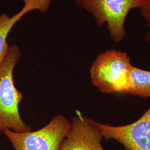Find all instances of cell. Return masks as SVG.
<instances>
[{"mask_svg": "<svg viewBox=\"0 0 150 150\" xmlns=\"http://www.w3.org/2000/svg\"><path fill=\"white\" fill-rule=\"evenodd\" d=\"M24 6L21 11L12 17H9L5 13L0 15V66L5 59L8 50V44L7 41L8 35L12 28L22 17L30 11L38 10L45 13L48 10L51 0H22Z\"/></svg>", "mask_w": 150, "mask_h": 150, "instance_id": "obj_7", "label": "cell"}, {"mask_svg": "<svg viewBox=\"0 0 150 150\" xmlns=\"http://www.w3.org/2000/svg\"><path fill=\"white\" fill-rule=\"evenodd\" d=\"M147 26L149 28V31L147 32L146 34V40L147 41V42L149 44L150 46V22H147L146 23Z\"/></svg>", "mask_w": 150, "mask_h": 150, "instance_id": "obj_10", "label": "cell"}, {"mask_svg": "<svg viewBox=\"0 0 150 150\" xmlns=\"http://www.w3.org/2000/svg\"><path fill=\"white\" fill-rule=\"evenodd\" d=\"M132 66L126 52L107 50L99 54L91 65L92 83L103 93H126L129 88Z\"/></svg>", "mask_w": 150, "mask_h": 150, "instance_id": "obj_2", "label": "cell"}, {"mask_svg": "<svg viewBox=\"0 0 150 150\" xmlns=\"http://www.w3.org/2000/svg\"><path fill=\"white\" fill-rule=\"evenodd\" d=\"M72 118L71 128L63 140L61 150H105L103 139L97 122L83 116L79 111Z\"/></svg>", "mask_w": 150, "mask_h": 150, "instance_id": "obj_6", "label": "cell"}, {"mask_svg": "<svg viewBox=\"0 0 150 150\" xmlns=\"http://www.w3.org/2000/svg\"><path fill=\"white\" fill-rule=\"evenodd\" d=\"M127 93L142 98H150V71L132 66L130 72V85Z\"/></svg>", "mask_w": 150, "mask_h": 150, "instance_id": "obj_8", "label": "cell"}, {"mask_svg": "<svg viewBox=\"0 0 150 150\" xmlns=\"http://www.w3.org/2000/svg\"><path fill=\"white\" fill-rule=\"evenodd\" d=\"M142 0H75L76 4L91 14L97 26L106 25L109 35L116 43L126 35L125 21L129 12L139 9Z\"/></svg>", "mask_w": 150, "mask_h": 150, "instance_id": "obj_3", "label": "cell"}, {"mask_svg": "<svg viewBox=\"0 0 150 150\" xmlns=\"http://www.w3.org/2000/svg\"><path fill=\"white\" fill-rule=\"evenodd\" d=\"M21 56L19 47L13 45L0 66V134L7 129L17 132L31 131L21 117L19 105L23 95L16 88L13 79V71Z\"/></svg>", "mask_w": 150, "mask_h": 150, "instance_id": "obj_1", "label": "cell"}, {"mask_svg": "<svg viewBox=\"0 0 150 150\" xmlns=\"http://www.w3.org/2000/svg\"><path fill=\"white\" fill-rule=\"evenodd\" d=\"M71 128V122L64 115L54 116L43 128L27 132L10 129L3 134L14 150H61L63 140Z\"/></svg>", "mask_w": 150, "mask_h": 150, "instance_id": "obj_4", "label": "cell"}, {"mask_svg": "<svg viewBox=\"0 0 150 150\" xmlns=\"http://www.w3.org/2000/svg\"><path fill=\"white\" fill-rule=\"evenodd\" d=\"M139 8L141 15L147 22H150V0H142Z\"/></svg>", "mask_w": 150, "mask_h": 150, "instance_id": "obj_9", "label": "cell"}, {"mask_svg": "<svg viewBox=\"0 0 150 150\" xmlns=\"http://www.w3.org/2000/svg\"><path fill=\"white\" fill-rule=\"evenodd\" d=\"M103 138L113 139L126 150H150V107L133 123L112 126L97 122Z\"/></svg>", "mask_w": 150, "mask_h": 150, "instance_id": "obj_5", "label": "cell"}]
</instances>
